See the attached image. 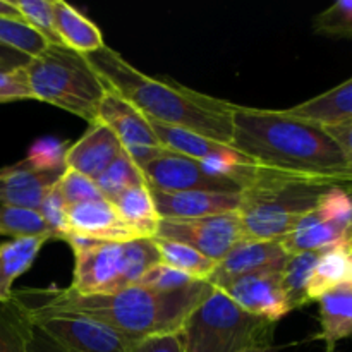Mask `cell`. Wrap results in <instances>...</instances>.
Masks as SVG:
<instances>
[{
	"mask_svg": "<svg viewBox=\"0 0 352 352\" xmlns=\"http://www.w3.org/2000/svg\"><path fill=\"white\" fill-rule=\"evenodd\" d=\"M213 285L199 280L181 291H153L133 285L113 294L79 296L60 291H14L12 301L26 313H72L105 323L138 344L151 337L181 332L182 325Z\"/></svg>",
	"mask_w": 352,
	"mask_h": 352,
	"instance_id": "obj_1",
	"label": "cell"
},
{
	"mask_svg": "<svg viewBox=\"0 0 352 352\" xmlns=\"http://www.w3.org/2000/svg\"><path fill=\"white\" fill-rule=\"evenodd\" d=\"M230 144L263 168L327 186L352 182V167L325 127L284 110L234 105Z\"/></svg>",
	"mask_w": 352,
	"mask_h": 352,
	"instance_id": "obj_2",
	"label": "cell"
},
{
	"mask_svg": "<svg viewBox=\"0 0 352 352\" xmlns=\"http://www.w3.org/2000/svg\"><path fill=\"white\" fill-rule=\"evenodd\" d=\"M86 58L110 89L133 103L148 119L232 146L234 103L179 82L150 78L107 45L86 54Z\"/></svg>",
	"mask_w": 352,
	"mask_h": 352,
	"instance_id": "obj_3",
	"label": "cell"
},
{
	"mask_svg": "<svg viewBox=\"0 0 352 352\" xmlns=\"http://www.w3.org/2000/svg\"><path fill=\"white\" fill-rule=\"evenodd\" d=\"M329 188L332 186L258 165L254 179L241 192L239 215L246 237L280 241L318 205Z\"/></svg>",
	"mask_w": 352,
	"mask_h": 352,
	"instance_id": "obj_4",
	"label": "cell"
},
{
	"mask_svg": "<svg viewBox=\"0 0 352 352\" xmlns=\"http://www.w3.org/2000/svg\"><path fill=\"white\" fill-rule=\"evenodd\" d=\"M33 100L50 103L57 109L96 120V112L109 85L91 67L85 54L64 45H48L47 50L24 65Z\"/></svg>",
	"mask_w": 352,
	"mask_h": 352,
	"instance_id": "obj_5",
	"label": "cell"
},
{
	"mask_svg": "<svg viewBox=\"0 0 352 352\" xmlns=\"http://www.w3.org/2000/svg\"><path fill=\"white\" fill-rule=\"evenodd\" d=\"M74 253L69 291L79 296L113 294L138 285L144 274L160 263L153 239L100 243L81 236L65 237Z\"/></svg>",
	"mask_w": 352,
	"mask_h": 352,
	"instance_id": "obj_6",
	"label": "cell"
},
{
	"mask_svg": "<svg viewBox=\"0 0 352 352\" xmlns=\"http://www.w3.org/2000/svg\"><path fill=\"white\" fill-rule=\"evenodd\" d=\"M277 323L246 313L213 287L179 332L184 352H263L274 347Z\"/></svg>",
	"mask_w": 352,
	"mask_h": 352,
	"instance_id": "obj_7",
	"label": "cell"
},
{
	"mask_svg": "<svg viewBox=\"0 0 352 352\" xmlns=\"http://www.w3.org/2000/svg\"><path fill=\"white\" fill-rule=\"evenodd\" d=\"M352 192L342 186H332L318 199V205L306 213L280 244L287 254L325 251L351 243Z\"/></svg>",
	"mask_w": 352,
	"mask_h": 352,
	"instance_id": "obj_8",
	"label": "cell"
},
{
	"mask_svg": "<svg viewBox=\"0 0 352 352\" xmlns=\"http://www.w3.org/2000/svg\"><path fill=\"white\" fill-rule=\"evenodd\" d=\"M23 313L65 352H131L134 347V342L117 330L86 316L72 313Z\"/></svg>",
	"mask_w": 352,
	"mask_h": 352,
	"instance_id": "obj_9",
	"label": "cell"
},
{
	"mask_svg": "<svg viewBox=\"0 0 352 352\" xmlns=\"http://www.w3.org/2000/svg\"><path fill=\"white\" fill-rule=\"evenodd\" d=\"M155 237L195 248L206 258L219 263L239 241L246 239V230L237 210V212L205 217V219H162Z\"/></svg>",
	"mask_w": 352,
	"mask_h": 352,
	"instance_id": "obj_10",
	"label": "cell"
},
{
	"mask_svg": "<svg viewBox=\"0 0 352 352\" xmlns=\"http://www.w3.org/2000/svg\"><path fill=\"white\" fill-rule=\"evenodd\" d=\"M95 122L107 126L119 138L124 151L140 168L167 153L146 116L113 89L103 96Z\"/></svg>",
	"mask_w": 352,
	"mask_h": 352,
	"instance_id": "obj_11",
	"label": "cell"
},
{
	"mask_svg": "<svg viewBox=\"0 0 352 352\" xmlns=\"http://www.w3.org/2000/svg\"><path fill=\"white\" fill-rule=\"evenodd\" d=\"M146 186L151 191L184 192L210 191L241 195L243 188L229 177L212 175L203 168L201 162L167 151L141 168Z\"/></svg>",
	"mask_w": 352,
	"mask_h": 352,
	"instance_id": "obj_12",
	"label": "cell"
},
{
	"mask_svg": "<svg viewBox=\"0 0 352 352\" xmlns=\"http://www.w3.org/2000/svg\"><path fill=\"white\" fill-rule=\"evenodd\" d=\"M284 261L244 277L234 278L215 289L222 291L230 301L236 302L250 315L277 323L292 311L280 277Z\"/></svg>",
	"mask_w": 352,
	"mask_h": 352,
	"instance_id": "obj_13",
	"label": "cell"
},
{
	"mask_svg": "<svg viewBox=\"0 0 352 352\" xmlns=\"http://www.w3.org/2000/svg\"><path fill=\"white\" fill-rule=\"evenodd\" d=\"M64 172L65 167H41L28 157L0 168V206L38 210Z\"/></svg>",
	"mask_w": 352,
	"mask_h": 352,
	"instance_id": "obj_14",
	"label": "cell"
},
{
	"mask_svg": "<svg viewBox=\"0 0 352 352\" xmlns=\"http://www.w3.org/2000/svg\"><path fill=\"white\" fill-rule=\"evenodd\" d=\"M67 236L74 234L100 243H126L138 239L136 234L122 222L113 203L105 198L67 206Z\"/></svg>",
	"mask_w": 352,
	"mask_h": 352,
	"instance_id": "obj_15",
	"label": "cell"
},
{
	"mask_svg": "<svg viewBox=\"0 0 352 352\" xmlns=\"http://www.w3.org/2000/svg\"><path fill=\"white\" fill-rule=\"evenodd\" d=\"M285 258L287 253L282 248L280 241H258L246 237L217 263L212 277L206 282L213 287H220L234 278L282 263Z\"/></svg>",
	"mask_w": 352,
	"mask_h": 352,
	"instance_id": "obj_16",
	"label": "cell"
},
{
	"mask_svg": "<svg viewBox=\"0 0 352 352\" xmlns=\"http://www.w3.org/2000/svg\"><path fill=\"white\" fill-rule=\"evenodd\" d=\"M151 195L160 219L168 220L205 219V217L237 212L241 206V195H230V192L151 191Z\"/></svg>",
	"mask_w": 352,
	"mask_h": 352,
	"instance_id": "obj_17",
	"label": "cell"
},
{
	"mask_svg": "<svg viewBox=\"0 0 352 352\" xmlns=\"http://www.w3.org/2000/svg\"><path fill=\"white\" fill-rule=\"evenodd\" d=\"M124 153L119 138L103 124L95 122L65 151V167L95 181L117 157Z\"/></svg>",
	"mask_w": 352,
	"mask_h": 352,
	"instance_id": "obj_18",
	"label": "cell"
},
{
	"mask_svg": "<svg viewBox=\"0 0 352 352\" xmlns=\"http://www.w3.org/2000/svg\"><path fill=\"white\" fill-rule=\"evenodd\" d=\"M148 120H150L151 127H153L155 134H157L162 146L167 151H172V153L182 155V157L192 158V160L198 162L213 160V158L250 160V158L244 157L243 153H239L236 148L229 146V144L217 143V141L208 140V138L205 136H199V134L191 133V131L181 129V127L167 126V124L157 122V120L151 119Z\"/></svg>",
	"mask_w": 352,
	"mask_h": 352,
	"instance_id": "obj_19",
	"label": "cell"
},
{
	"mask_svg": "<svg viewBox=\"0 0 352 352\" xmlns=\"http://www.w3.org/2000/svg\"><path fill=\"white\" fill-rule=\"evenodd\" d=\"M320 332L313 339L325 342L327 352H336L340 340L352 337V285H339L316 299Z\"/></svg>",
	"mask_w": 352,
	"mask_h": 352,
	"instance_id": "obj_20",
	"label": "cell"
},
{
	"mask_svg": "<svg viewBox=\"0 0 352 352\" xmlns=\"http://www.w3.org/2000/svg\"><path fill=\"white\" fill-rule=\"evenodd\" d=\"M284 112L296 119L315 122L322 127L349 122L352 120V78L322 95L285 109Z\"/></svg>",
	"mask_w": 352,
	"mask_h": 352,
	"instance_id": "obj_21",
	"label": "cell"
},
{
	"mask_svg": "<svg viewBox=\"0 0 352 352\" xmlns=\"http://www.w3.org/2000/svg\"><path fill=\"white\" fill-rule=\"evenodd\" d=\"M54 3L55 28L62 43L79 54H93L105 47L103 34L93 21L82 16L78 9L64 0H52Z\"/></svg>",
	"mask_w": 352,
	"mask_h": 352,
	"instance_id": "obj_22",
	"label": "cell"
},
{
	"mask_svg": "<svg viewBox=\"0 0 352 352\" xmlns=\"http://www.w3.org/2000/svg\"><path fill=\"white\" fill-rule=\"evenodd\" d=\"M122 222L136 234L138 239H153L162 219L155 206L151 189L146 184L134 186L113 199Z\"/></svg>",
	"mask_w": 352,
	"mask_h": 352,
	"instance_id": "obj_23",
	"label": "cell"
},
{
	"mask_svg": "<svg viewBox=\"0 0 352 352\" xmlns=\"http://www.w3.org/2000/svg\"><path fill=\"white\" fill-rule=\"evenodd\" d=\"M352 285V246L351 243L322 251L308 282V298L316 302L320 296L339 285Z\"/></svg>",
	"mask_w": 352,
	"mask_h": 352,
	"instance_id": "obj_24",
	"label": "cell"
},
{
	"mask_svg": "<svg viewBox=\"0 0 352 352\" xmlns=\"http://www.w3.org/2000/svg\"><path fill=\"white\" fill-rule=\"evenodd\" d=\"M45 243L43 237H31L0 244V302L12 299L14 282L30 270Z\"/></svg>",
	"mask_w": 352,
	"mask_h": 352,
	"instance_id": "obj_25",
	"label": "cell"
},
{
	"mask_svg": "<svg viewBox=\"0 0 352 352\" xmlns=\"http://www.w3.org/2000/svg\"><path fill=\"white\" fill-rule=\"evenodd\" d=\"M320 254L322 251H306V253L287 254L285 258L280 277L292 311L311 302L308 298V282Z\"/></svg>",
	"mask_w": 352,
	"mask_h": 352,
	"instance_id": "obj_26",
	"label": "cell"
},
{
	"mask_svg": "<svg viewBox=\"0 0 352 352\" xmlns=\"http://www.w3.org/2000/svg\"><path fill=\"white\" fill-rule=\"evenodd\" d=\"M153 243L164 265H168V267L175 268L182 274H188L189 277L196 278V280H208L212 277L217 263L199 251H196L195 248L175 243V241L160 239V237H153Z\"/></svg>",
	"mask_w": 352,
	"mask_h": 352,
	"instance_id": "obj_27",
	"label": "cell"
},
{
	"mask_svg": "<svg viewBox=\"0 0 352 352\" xmlns=\"http://www.w3.org/2000/svg\"><path fill=\"white\" fill-rule=\"evenodd\" d=\"M0 232L12 239L43 237L47 241H57V234L48 226L40 210L21 206H0Z\"/></svg>",
	"mask_w": 352,
	"mask_h": 352,
	"instance_id": "obj_28",
	"label": "cell"
},
{
	"mask_svg": "<svg viewBox=\"0 0 352 352\" xmlns=\"http://www.w3.org/2000/svg\"><path fill=\"white\" fill-rule=\"evenodd\" d=\"M95 184L98 186L103 198L109 199V201H113L124 191H127L129 188H134V186L146 184V181H144V175L141 172V168L124 151L120 157H117L95 179Z\"/></svg>",
	"mask_w": 352,
	"mask_h": 352,
	"instance_id": "obj_29",
	"label": "cell"
},
{
	"mask_svg": "<svg viewBox=\"0 0 352 352\" xmlns=\"http://www.w3.org/2000/svg\"><path fill=\"white\" fill-rule=\"evenodd\" d=\"M0 45L34 58L48 48V41L24 21L0 17Z\"/></svg>",
	"mask_w": 352,
	"mask_h": 352,
	"instance_id": "obj_30",
	"label": "cell"
},
{
	"mask_svg": "<svg viewBox=\"0 0 352 352\" xmlns=\"http://www.w3.org/2000/svg\"><path fill=\"white\" fill-rule=\"evenodd\" d=\"M28 318L10 299L0 302V352H28Z\"/></svg>",
	"mask_w": 352,
	"mask_h": 352,
	"instance_id": "obj_31",
	"label": "cell"
},
{
	"mask_svg": "<svg viewBox=\"0 0 352 352\" xmlns=\"http://www.w3.org/2000/svg\"><path fill=\"white\" fill-rule=\"evenodd\" d=\"M23 21L41 34L50 45H64L55 28L52 0H10ZM65 47V45H64Z\"/></svg>",
	"mask_w": 352,
	"mask_h": 352,
	"instance_id": "obj_32",
	"label": "cell"
},
{
	"mask_svg": "<svg viewBox=\"0 0 352 352\" xmlns=\"http://www.w3.org/2000/svg\"><path fill=\"white\" fill-rule=\"evenodd\" d=\"M316 34L333 38H352V0H339L313 19Z\"/></svg>",
	"mask_w": 352,
	"mask_h": 352,
	"instance_id": "obj_33",
	"label": "cell"
},
{
	"mask_svg": "<svg viewBox=\"0 0 352 352\" xmlns=\"http://www.w3.org/2000/svg\"><path fill=\"white\" fill-rule=\"evenodd\" d=\"M57 188L67 206L81 205V203L103 198L93 179L86 177V175L79 174L76 170H71V168H65L64 175L58 179Z\"/></svg>",
	"mask_w": 352,
	"mask_h": 352,
	"instance_id": "obj_34",
	"label": "cell"
},
{
	"mask_svg": "<svg viewBox=\"0 0 352 352\" xmlns=\"http://www.w3.org/2000/svg\"><path fill=\"white\" fill-rule=\"evenodd\" d=\"M196 278L189 277L188 274L175 270V268L168 267V265L157 263L151 267L146 274L141 277L138 285L146 289H153V291H181V289L189 287V285L196 284Z\"/></svg>",
	"mask_w": 352,
	"mask_h": 352,
	"instance_id": "obj_35",
	"label": "cell"
},
{
	"mask_svg": "<svg viewBox=\"0 0 352 352\" xmlns=\"http://www.w3.org/2000/svg\"><path fill=\"white\" fill-rule=\"evenodd\" d=\"M40 213L43 215V219L47 220L48 226L54 229V232L57 234V241H64L69 234L67 227V205L62 199L60 191H58L57 184L47 192V196L43 198L40 205Z\"/></svg>",
	"mask_w": 352,
	"mask_h": 352,
	"instance_id": "obj_36",
	"label": "cell"
},
{
	"mask_svg": "<svg viewBox=\"0 0 352 352\" xmlns=\"http://www.w3.org/2000/svg\"><path fill=\"white\" fill-rule=\"evenodd\" d=\"M21 100H33L24 67L10 69V71L0 69V103L21 102Z\"/></svg>",
	"mask_w": 352,
	"mask_h": 352,
	"instance_id": "obj_37",
	"label": "cell"
},
{
	"mask_svg": "<svg viewBox=\"0 0 352 352\" xmlns=\"http://www.w3.org/2000/svg\"><path fill=\"white\" fill-rule=\"evenodd\" d=\"M26 349L28 352H65L47 332H43L40 327L34 325L30 320H28Z\"/></svg>",
	"mask_w": 352,
	"mask_h": 352,
	"instance_id": "obj_38",
	"label": "cell"
},
{
	"mask_svg": "<svg viewBox=\"0 0 352 352\" xmlns=\"http://www.w3.org/2000/svg\"><path fill=\"white\" fill-rule=\"evenodd\" d=\"M131 352H184L182 351L179 333H170V336L151 337V339L141 340L134 344Z\"/></svg>",
	"mask_w": 352,
	"mask_h": 352,
	"instance_id": "obj_39",
	"label": "cell"
},
{
	"mask_svg": "<svg viewBox=\"0 0 352 352\" xmlns=\"http://www.w3.org/2000/svg\"><path fill=\"white\" fill-rule=\"evenodd\" d=\"M327 133L333 138L339 148L342 150L344 157L347 158L349 165L352 167V120L349 122L337 124V126L325 127Z\"/></svg>",
	"mask_w": 352,
	"mask_h": 352,
	"instance_id": "obj_40",
	"label": "cell"
},
{
	"mask_svg": "<svg viewBox=\"0 0 352 352\" xmlns=\"http://www.w3.org/2000/svg\"><path fill=\"white\" fill-rule=\"evenodd\" d=\"M30 60L31 58L26 57V55L19 54V52L16 50H10V48L2 47V45H0V69H6V71H10V69H19V67H24Z\"/></svg>",
	"mask_w": 352,
	"mask_h": 352,
	"instance_id": "obj_41",
	"label": "cell"
},
{
	"mask_svg": "<svg viewBox=\"0 0 352 352\" xmlns=\"http://www.w3.org/2000/svg\"><path fill=\"white\" fill-rule=\"evenodd\" d=\"M0 17H9V19L23 21V17H21V14L17 12V9L12 6L10 0H0Z\"/></svg>",
	"mask_w": 352,
	"mask_h": 352,
	"instance_id": "obj_42",
	"label": "cell"
},
{
	"mask_svg": "<svg viewBox=\"0 0 352 352\" xmlns=\"http://www.w3.org/2000/svg\"><path fill=\"white\" fill-rule=\"evenodd\" d=\"M263 352H277V351H275V347H270V349H267V351H263Z\"/></svg>",
	"mask_w": 352,
	"mask_h": 352,
	"instance_id": "obj_43",
	"label": "cell"
},
{
	"mask_svg": "<svg viewBox=\"0 0 352 352\" xmlns=\"http://www.w3.org/2000/svg\"><path fill=\"white\" fill-rule=\"evenodd\" d=\"M351 246H352V237H351Z\"/></svg>",
	"mask_w": 352,
	"mask_h": 352,
	"instance_id": "obj_44",
	"label": "cell"
},
{
	"mask_svg": "<svg viewBox=\"0 0 352 352\" xmlns=\"http://www.w3.org/2000/svg\"><path fill=\"white\" fill-rule=\"evenodd\" d=\"M0 236H2V232H0Z\"/></svg>",
	"mask_w": 352,
	"mask_h": 352,
	"instance_id": "obj_45",
	"label": "cell"
}]
</instances>
